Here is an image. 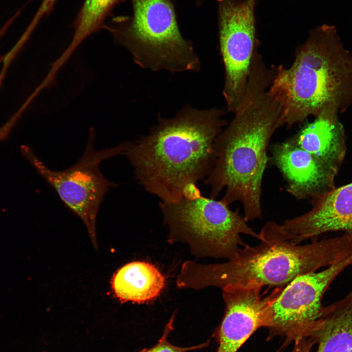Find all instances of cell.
I'll return each mask as SVG.
<instances>
[{
	"label": "cell",
	"instance_id": "cell-5",
	"mask_svg": "<svg viewBox=\"0 0 352 352\" xmlns=\"http://www.w3.org/2000/svg\"><path fill=\"white\" fill-rule=\"evenodd\" d=\"M132 17L105 25L114 42L126 48L139 66L152 71L197 72L200 62L182 36L169 0H132Z\"/></svg>",
	"mask_w": 352,
	"mask_h": 352
},
{
	"label": "cell",
	"instance_id": "cell-1",
	"mask_svg": "<svg viewBox=\"0 0 352 352\" xmlns=\"http://www.w3.org/2000/svg\"><path fill=\"white\" fill-rule=\"evenodd\" d=\"M273 77L265 65H252L234 117L216 139L215 164L204 181L210 188V198H216L224 190L221 199L226 204L242 203L247 221L262 217L268 146L274 133L285 125L283 105L268 89Z\"/></svg>",
	"mask_w": 352,
	"mask_h": 352
},
{
	"label": "cell",
	"instance_id": "cell-21",
	"mask_svg": "<svg viewBox=\"0 0 352 352\" xmlns=\"http://www.w3.org/2000/svg\"><path fill=\"white\" fill-rule=\"evenodd\" d=\"M57 0H43V4L48 8H53Z\"/></svg>",
	"mask_w": 352,
	"mask_h": 352
},
{
	"label": "cell",
	"instance_id": "cell-17",
	"mask_svg": "<svg viewBox=\"0 0 352 352\" xmlns=\"http://www.w3.org/2000/svg\"><path fill=\"white\" fill-rule=\"evenodd\" d=\"M173 315L170 319L169 322L166 325L163 333L161 338L153 347L150 348H145L138 352H188L206 348L209 344V341L201 344L188 347H181L174 345L168 341V337L171 331L173 330V323L174 320Z\"/></svg>",
	"mask_w": 352,
	"mask_h": 352
},
{
	"label": "cell",
	"instance_id": "cell-3",
	"mask_svg": "<svg viewBox=\"0 0 352 352\" xmlns=\"http://www.w3.org/2000/svg\"><path fill=\"white\" fill-rule=\"evenodd\" d=\"M259 234L258 244L244 246L226 263L184 262L177 286L195 290L209 286L285 287L300 275L327 267L352 254V236L346 234L299 245L283 224L272 220Z\"/></svg>",
	"mask_w": 352,
	"mask_h": 352
},
{
	"label": "cell",
	"instance_id": "cell-19",
	"mask_svg": "<svg viewBox=\"0 0 352 352\" xmlns=\"http://www.w3.org/2000/svg\"><path fill=\"white\" fill-rule=\"evenodd\" d=\"M306 337L302 336L296 339V344L292 352H310L312 343L306 339Z\"/></svg>",
	"mask_w": 352,
	"mask_h": 352
},
{
	"label": "cell",
	"instance_id": "cell-4",
	"mask_svg": "<svg viewBox=\"0 0 352 352\" xmlns=\"http://www.w3.org/2000/svg\"><path fill=\"white\" fill-rule=\"evenodd\" d=\"M273 67L269 90L282 103L288 128L310 116L344 112L352 104V53L333 26L311 31L289 67Z\"/></svg>",
	"mask_w": 352,
	"mask_h": 352
},
{
	"label": "cell",
	"instance_id": "cell-20",
	"mask_svg": "<svg viewBox=\"0 0 352 352\" xmlns=\"http://www.w3.org/2000/svg\"><path fill=\"white\" fill-rule=\"evenodd\" d=\"M14 22L12 19H9L7 21L3 24V25L0 28V40L1 38L6 33L10 26L12 25ZM6 58V54L1 55L0 54V63L4 62Z\"/></svg>",
	"mask_w": 352,
	"mask_h": 352
},
{
	"label": "cell",
	"instance_id": "cell-18",
	"mask_svg": "<svg viewBox=\"0 0 352 352\" xmlns=\"http://www.w3.org/2000/svg\"><path fill=\"white\" fill-rule=\"evenodd\" d=\"M199 189L197 184H190L186 186L182 191V197L190 200L197 199L201 196Z\"/></svg>",
	"mask_w": 352,
	"mask_h": 352
},
{
	"label": "cell",
	"instance_id": "cell-11",
	"mask_svg": "<svg viewBox=\"0 0 352 352\" xmlns=\"http://www.w3.org/2000/svg\"><path fill=\"white\" fill-rule=\"evenodd\" d=\"M272 160L297 200L311 199L335 187L337 173L300 147L292 139L272 148Z\"/></svg>",
	"mask_w": 352,
	"mask_h": 352
},
{
	"label": "cell",
	"instance_id": "cell-12",
	"mask_svg": "<svg viewBox=\"0 0 352 352\" xmlns=\"http://www.w3.org/2000/svg\"><path fill=\"white\" fill-rule=\"evenodd\" d=\"M307 212L284 221V228L300 243L328 232L341 231L352 236V182L310 199Z\"/></svg>",
	"mask_w": 352,
	"mask_h": 352
},
{
	"label": "cell",
	"instance_id": "cell-8",
	"mask_svg": "<svg viewBox=\"0 0 352 352\" xmlns=\"http://www.w3.org/2000/svg\"><path fill=\"white\" fill-rule=\"evenodd\" d=\"M220 54L224 68L222 94L227 110L236 112L244 95L256 38V0H217Z\"/></svg>",
	"mask_w": 352,
	"mask_h": 352
},
{
	"label": "cell",
	"instance_id": "cell-16",
	"mask_svg": "<svg viewBox=\"0 0 352 352\" xmlns=\"http://www.w3.org/2000/svg\"><path fill=\"white\" fill-rule=\"evenodd\" d=\"M120 0H85L74 22L68 49L74 52L89 36L105 28V20Z\"/></svg>",
	"mask_w": 352,
	"mask_h": 352
},
{
	"label": "cell",
	"instance_id": "cell-9",
	"mask_svg": "<svg viewBox=\"0 0 352 352\" xmlns=\"http://www.w3.org/2000/svg\"><path fill=\"white\" fill-rule=\"evenodd\" d=\"M351 265L352 254L324 270L303 274L292 280L271 305L269 328L296 339L311 336L323 313L325 293L336 278Z\"/></svg>",
	"mask_w": 352,
	"mask_h": 352
},
{
	"label": "cell",
	"instance_id": "cell-7",
	"mask_svg": "<svg viewBox=\"0 0 352 352\" xmlns=\"http://www.w3.org/2000/svg\"><path fill=\"white\" fill-rule=\"evenodd\" d=\"M95 135L94 130L91 128L82 156L74 165L63 171L50 169L26 145H22L20 150L23 157L54 188L65 204L82 220L96 248L95 224L99 206L110 187L117 185L103 176L99 165L104 160L124 154L130 142L97 150L94 145Z\"/></svg>",
	"mask_w": 352,
	"mask_h": 352
},
{
	"label": "cell",
	"instance_id": "cell-13",
	"mask_svg": "<svg viewBox=\"0 0 352 352\" xmlns=\"http://www.w3.org/2000/svg\"><path fill=\"white\" fill-rule=\"evenodd\" d=\"M291 138L300 147L338 173L347 149L344 129L337 114L319 115Z\"/></svg>",
	"mask_w": 352,
	"mask_h": 352
},
{
	"label": "cell",
	"instance_id": "cell-14",
	"mask_svg": "<svg viewBox=\"0 0 352 352\" xmlns=\"http://www.w3.org/2000/svg\"><path fill=\"white\" fill-rule=\"evenodd\" d=\"M165 277L154 265L145 262L129 263L113 275L112 288L122 302L143 303L156 298L165 286Z\"/></svg>",
	"mask_w": 352,
	"mask_h": 352
},
{
	"label": "cell",
	"instance_id": "cell-2",
	"mask_svg": "<svg viewBox=\"0 0 352 352\" xmlns=\"http://www.w3.org/2000/svg\"><path fill=\"white\" fill-rule=\"evenodd\" d=\"M224 113L185 106L172 118H159L124 154L139 183L162 202L182 199L184 188L205 179L214 166L215 142L228 123Z\"/></svg>",
	"mask_w": 352,
	"mask_h": 352
},
{
	"label": "cell",
	"instance_id": "cell-6",
	"mask_svg": "<svg viewBox=\"0 0 352 352\" xmlns=\"http://www.w3.org/2000/svg\"><path fill=\"white\" fill-rule=\"evenodd\" d=\"M159 205L168 227L169 242L186 243L198 257L232 260L245 245L241 235L259 240V233L247 224L239 211L231 210L222 199L201 196L173 203L160 201Z\"/></svg>",
	"mask_w": 352,
	"mask_h": 352
},
{
	"label": "cell",
	"instance_id": "cell-10",
	"mask_svg": "<svg viewBox=\"0 0 352 352\" xmlns=\"http://www.w3.org/2000/svg\"><path fill=\"white\" fill-rule=\"evenodd\" d=\"M259 286L227 287L222 289L225 309L218 329L217 352H237L258 329L270 326L271 305L281 292L277 287L262 297Z\"/></svg>",
	"mask_w": 352,
	"mask_h": 352
},
{
	"label": "cell",
	"instance_id": "cell-15",
	"mask_svg": "<svg viewBox=\"0 0 352 352\" xmlns=\"http://www.w3.org/2000/svg\"><path fill=\"white\" fill-rule=\"evenodd\" d=\"M312 336L318 343L317 352H352V290L324 306Z\"/></svg>",
	"mask_w": 352,
	"mask_h": 352
}]
</instances>
